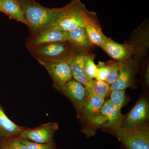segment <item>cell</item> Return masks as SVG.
Wrapping results in <instances>:
<instances>
[{"instance_id": "obj_24", "label": "cell", "mask_w": 149, "mask_h": 149, "mask_svg": "<svg viewBox=\"0 0 149 149\" xmlns=\"http://www.w3.org/2000/svg\"><path fill=\"white\" fill-rule=\"evenodd\" d=\"M97 66V72L95 79L97 80L105 81L109 70L108 65L106 64L104 62H99Z\"/></svg>"}, {"instance_id": "obj_12", "label": "cell", "mask_w": 149, "mask_h": 149, "mask_svg": "<svg viewBox=\"0 0 149 149\" xmlns=\"http://www.w3.org/2000/svg\"><path fill=\"white\" fill-rule=\"evenodd\" d=\"M112 58L118 61H124L134 52V46L121 45L109 39L102 47Z\"/></svg>"}, {"instance_id": "obj_27", "label": "cell", "mask_w": 149, "mask_h": 149, "mask_svg": "<svg viewBox=\"0 0 149 149\" xmlns=\"http://www.w3.org/2000/svg\"><path fill=\"white\" fill-rule=\"evenodd\" d=\"M2 1V0H0V1Z\"/></svg>"}, {"instance_id": "obj_18", "label": "cell", "mask_w": 149, "mask_h": 149, "mask_svg": "<svg viewBox=\"0 0 149 149\" xmlns=\"http://www.w3.org/2000/svg\"><path fill=\"white\" fill-rule=\"evenodd\" d=\"M105 103V98L93 96L87 98L82 111L88 119H92L99 114Z\"/></svg>"}, {"instance_id": "obj_6", "label": "cell", "mask_w": 149, "mask_h": 149, "mask_svg": "<svg viewBox=\"0 0 149 149\" xmlns=\"http://www.w3.org/2000/svg\"><path fill=\"white\" fill-rule=\"evenodd\" d=\"M123 120L121 111L116 109L110 100L105 102L99 114L90 120L93 125L112 129L121 126Z\"/></svg>"}, {"instance_id": "obj_26", "label": "cell", "mask_w": 149, "mask_h": 149, "mask_svg": "<svg viewBox=\"0 0 149 149\" xmlns=\"http://www.w3.org/2000/svg\"><path fill=\"white\" fill-rule=\"evenodd\" d=\"M2 149H12L11 148V147L9 145L8 143H7L3 147V148Z\"/></svg>"}, {"instance_id": "obj_22", "label": "cell", "mask_w": 149, "mask_h": 149, "mask_svg": "<svg viewBox=\"0 0 149 149\" xmlns=\"http://www.w3.org/2000/svg\"><path fill=\"white\" fill-rule=\"evenodd\" d=\"M110 100L116 109L121 110L125 101V90L114 91L110 92Z\"/></svg>"}, {"instance_id": "obj_10", "label": "cell", "mask_w": 149, "mask_h": 149, "mask_svg": "<svg viewBox=\"0 0 149 149\" xmlns=\"http://www.w3.org/2000/svg\"><path fill=\"white\" fill-rule=\"evenodd\" d=\"M149 114L148 102L145 98L142 97L128 113L121 127L133 128L144 125L148 119Z\"/></svg>"}, {"instance_id": "obj_15", "label": "cell", "mask_w": 149, "mask_h": 149, "mask_svg": "<svg viewBox=\"0 0 149 149\" xmlns=\"http://www.w3.org/2000/svg\"><path fill=\"white\" fill-rule=\"evenodd\" d=\"M0 12L27 25L24 14L17 0H2L0 1Z\"/></svg>"}, {"instance_id": "obj_11", "label": "cell", "mask_w": 149, "mask_h": 149, "mask_svg": "<svg viewBox=\"0 0 149 149\" xmlns=\"http://www.w3.org/2000/svg\"><path fill=\"white\" fill-rule=\"evenodd\" d=\"M59 91L70 99L77 109L82 111L88 98L84 85L76 80H71L63 86Z\"/></svg>"}, {"instance_id": "obj_5", "label": "cell", "mask_w": 149, "mask_h": 149, "mask_svg": "<svg viewBox=\"0 0 149 149\" xmlns=\"http://www.w3.org/2000/svg\"><path fill=\"white\" fill-rule=\"evenodd\" d=\"M66 41L67 32L50 26L31 34L26 40L25 46L28 49L50 43Z\"/></svg>"}, {"instance_id": "obj_23", "label": "cell", "mask_w": 149, "mask_h": 149, "mask_svg": "<svg viewBox=\"0 0 149 149\" xmlns=\"http://www.w3.org/2000/svg\"><path fill=\"white\" fill-rule=\"evenodd\" d=\"M19 139L21 143L25 145L29 149H55L54 146L53 142L48 143H39L26 139Z\"/></svg>"}, {"instance_id": "obj_3", "label": "cell", "mask_w": 149, "mask_h": 149, "mask_svg": "<svg viewBox=\"0 0 149 149\" xmlns=\"http://www.w3.org/2000/svg\"><path fill=\"white\" fill-rule=\"evenodd\" d=\"M85 6L80 0H72L69 3L59 8V12L52 27L65 32L78 27H84Z\"/></svg>"}, {"instance_id": "obj_4", "label": "cell", "mask_w": 149, "mask_h": 149, "mask_svg": "<svg viewBox=\"0 0 149 149\" xmlns=\"http://www.w3.org/2000/svg\"><path fill=\"white\" fill-rule=\"evenodd\" d=\"M116 137L127 149H149V127L146 123L133 128L113 129Z\"/></svg>"}, {"instance_id": "obj_2", "label": "cell", "mask_w": 149, "mask_h": 149, "mask_svg": "<svg viewBox=\"0 0 149 149\" xmlns=\"http://www.w3.org/2000/svg\"><path fill=\"white\" fill-rule=\"evenodd\" d=\"M74 47L66 41L50 43L28 50L38 61L68 62L74 54Z\"/></svg>"}, {"instance_id": "obj_21", "label": "cell", "mask_w": 149, "mask_h": 149, "mask_svg": "<svg viewBox=\"0 0 149 149\" xmlns=\"http://www.w3.org/2000/svg\"><path fill=\"white\" fill-rule=\"evenodd\" d=\"M85 70L86 77L89 80L96 78L97 72V67L94 62V58L92 56H86Z\"/></svg>"}, {"instance_id": "obj_9", "label": "cell", "mask_w": 149, "mask_h": 149, "mask_svg": "<svg viewBox=\"0 0 149 149\" xmlns=\"http://www.w3.org/2000/svg\"><path fill=\"white\" fill-rule=\"evenodd\" d=\"M84 27L89 41L96 45L102 47L108 40L103 33L95 13L85 9L83 15Z\"/></svg>"}, {"instance_id": "obj_17", "label": "cell", "mask_w": 149, "mask_h": 149, "mask_svg": "<svg viewBox=\"0 0 149 149\" xmlns=\"http://www.w3.org/2000/svg\"><path fill=\"white\" fill-rule=\"evenodd\" d=\"M67 32L68 41L74 47L88 48L93 44L89 41L85 27H78Z\"/></svg>"}, {"instance_id": "obj_16", "label": "cell", "mask_w": 149, "mask_h": 149, "mask_svg": "<svg viewBox=\"0 0 149 149\" xmlns=\"http://www.w3.org/2000/svg\"><path fill=\"white\" fill-rule=\"evenodd\" d=\"M133 76V70L124 63L115 81L110 85V91H123L130 86Z\"/></svg>"}, {"instance_id": "obj_1", "label": "cell", "mask_w": 149, "mask_h": 149, "mask_svg": "<svg viewBox=\"0 0 149 149\" xmlns=\"http://www.w3.org/2000/svg\"><path fill=\"white\" fill-rule=\"evenodd\" d=\"M21 7L31 34L52 26L59 12V8H49L35 0H17Z\"/></svg>"}, {"instance_id": "obj_28", "label": "cell", "mask_w": 149, "mask_h": 149, "mask_svg": "<svg viewBox=\"0 0 149 149\" xmlns=\"http://www.w3.org/2000/svg\"><path fill=\"white\" fill-rule=\"evenodd\" d=\"M0 149H1V148H0Z\"/></svg>"}, {"instance_id": "obj_25", "label": "cell", "mask_w": 149, "mask_h": 149, "mask_svg": "<svg viewBox=\"0 0 149 149\" xmlns=\"http://www.w3.org/2000/svg\"><path fill=\"white\" fill-rule=\"evenodd\" d=\"M10 146L12 149H29L25 145L22 143L19 139H13L8 142Z\"/></svg>"}, {"instance_id": "obj_7", "label": "cell", "mask_w": 149, "mask_h": 149, "mask_svg": "<svg viewBox=\"0 0 149 149\" xmlns=\"http://www.w3.org/2000/svg\"><path fill=\"white\" fill-rule=\"evenodd\" d=\"M50 75L54 86L60 90L66 83L72 80V72L68 62L38 61Z\"/></svg>"}, {"instance_id": "obj_20", "label": "cell", "mask_w": 149, "mask_h": 149, "mask_svg": "<svg viewBox=\"0 0 149 149\" xmlns=\"http://www.w3.org/2000/svg\"><path fill=\"white\" fill-rule=\"evenodd\" d=\"M124 63L123 61L113 62L108 65L109 70L105 81L110 85H111L116 80Z\"/></svg>"}, {"instance_id": "obj_8", "label": "cell", "mask_w": 149, "mask_h": 149, "mask_svg": "<svg viewBox=\"0 0 149 149\" xmlns=\"http://www.w3.org/2000/svg\"><path fill=\"white\" fill-rule=\"evenodd\" d=\"M58 128V125L56 123H48L33 129H24L18 138L39 143H48L52 142Z\"/></svg>"}, {"instance_id": "obj_13", "label": "cell", "mask_w": 149, "mask_h": 149, "mask_svg": "<svg viewBox=\"0 0 149 149\" xmlns=\"http://www.w3.org/2000/svg\"><path fill=\"white\" fill-rule=\"evenodd\" d=\"M86 55L81 53H76L68 61L72 76L75 80L86 87L90 81L86 77L85 70V63Z\"/></svg>"}, {"instance_id": "obj_14", "label": "cell", "mask_w": 149, "mask_h": 149, "mask_svg": "<svg viewBox=\"0 0 149 149\" xmlns=\"http://www.w3.org/2000/svg\"><path fill=\"white\" fill-rule=\"evenodd\" d=\"M25 129L13 122L0 106V136L3 138H18Z\"/></svg>"}, {"instance_id": "obj_19", "label": "cell", "mask_w": 149, "mask_h": 149, "mask_svg": "<svg viewBox=\"0 0 149 149\" xmlns=\"http://www.w3.org/2000/svg\"><path fill=\"white\" fill-rule=\"evenodd\" d=\"M88 97L99 96L105 98L110 93V85L106 81L91 80L89 84L85 87Z\"/></svg>"}]
</instances>
